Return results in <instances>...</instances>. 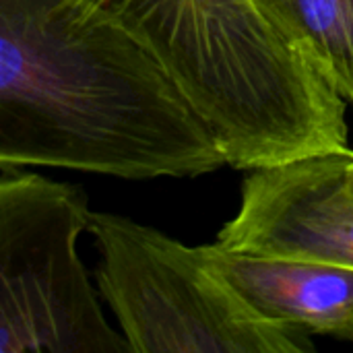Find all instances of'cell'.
<instances>
[{"label": "cell", "mask_w": 353, "mask_h": 353, "mask_svg": "<svg viewBox=\"0 0 353 353\" xmlns=\"http://www.w3.org/2000/svg\"><path fill=\"white\" fill-rule=\"evenodd\" d=\"M211 267L263 319L353 343V269L203 246Z\"/></svg>", "instance_id": "cell-6"}, {"label": "cell", "mask_w": 353, "mask_h": 353, "mask_svg": "<svg viewBox=\"0 0 353 353\" xmlns=\"http://www.w3.org/2000/svg\"><path fill=\"white\" fill-rule=\"evenodd\" d=\"M275 29L353 103V0H254Z\"/></svg>", "instance_id": "cell-7"}, {"label": "cell", "mask_w": 353, "mask_h": 353, "mask_svg": "<svg viewBox=\"0 0 353 353\" xmlns=\"http://www.w3.org/2000/svg\"><path fill=\"white\" fill-rule=\"evenodd\" d=\"M0 163L124 180L228 165L165 66L95 0H0Z\"/></svg>", "instance_id": "cell-1"}, {"label": "cell", "mask_w": 353, "mask_h": 353, "mask_svg": "<svg viewBox=\"0 0 353 353\" xmlns=\"http://www.w3.org/2000/svg\"><path fill=\"white\" fill-rule=\"evenodd\" d=\"M347 180H350V188L353 190V161H352V165H350V174H347Z\"/></svg>", "instance_id": "cell-8"}, {"label": "cell", "mask_w": 353, "mask_h": 353, "mask_svg": "<svg viewBox=\"0 0 353 353\" xmlns=\"http://www.w3.org/2000/svg\"><path fill=\"white\" fill-rule=\"evenodd\" d=\"M352 161L350 149L250 170L238 213L219 230L215 246L353 269Z\"/></svg>", "instance_id": "cell-5"}, {"label": "cell", "mask_w": 353, "mask_h": 353, "mask_svg": "<svg viewBox=\"0 0 353 353\" xmlns=\"http://www.w3.org/2000/svg\"><path fill=\"white\" fill-rule=\"evenodd\" d=\"M87 196L0 163V353H122L79 256Z\"/></svg>", "instance_id": "cell-4"}, {"label": "cell", "mask_w": 353, "mask_h": 353, "mask_svg": "<svg viewBox=\"0 0 353 353\" xmlns=\"http://www.w3.org/2000/svg\"><path fill=\"white\" fill-rule=\"evenodd\" d=\"M165 66L228 165L350 151L343 95L254 0H95Z\"/></svg>", "instance_id": "cell-2"}, {"label": "cell", "mask_w": 353, "mask_h": 353, "mask_svg": "<svg viewBox=\"0 0 353 353\" xmlns=\"http://www.w3.org/2000/svg\"><path fill=\"white\" fill-rule=\"evenodd\" d=\"M97 285L134 353H302L306 331L271 323L211 267L205 248L91 211Z\"/></svg>", "instance_id": "cell-3"}]
</instances>
